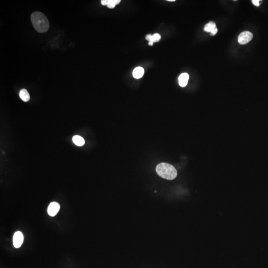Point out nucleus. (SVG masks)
<instances>
[{
    "label": "nucleus",
    "instance_id": "obj_4",
    "mask_svg": "<svg viewBox=\"0 0 268 268\" xmlns=\"http://www.w3.org/2000/svg\"><path fill=\"white\" fill-rule=\"evenodd\" d=\"M60 209V206L58 203L52 202L50 203L48 208V214L51 217H54L58 214Z\"/></svg>",
    "mask_w": 268,
    "mask_h": 268
},
{
    "label": "nucleus",
    "instance_id": "obj_7",
    "mask_svg": "<svg viewBox=\"0 0 268 268\" xmlns=\"http://www.w3.org/2000/svg\"><path fill=\"white\" fill-rule=\"evenodd\" d=\"M189 76L187 73H183L180 75L178 78L179 84L181 87H185L187 86Z\"/></svg>",
    "mask_w": 268,
    "mask_h": 268
},
{
    "label": "nucleus",
    "instance_id": "obj_11",
    "mask_svg": "<svg viewBox=\"0 0 268 268\" xmlns=\"http://www.w3.org/2000/svg\"><path fill=\"white\" fill-rule=\"evenodd\" d=\"M73 141L76 145L81 147L84 145L85 143V141L82 137L80 136H75L73 138Z\"/></svg>",
    "mask_w": 268,
    "mask_h": 268
},
{
    "label": "nucleus",
    "instance_id": "obj_8",
    "mask_svg": "<svg viewBox=\"0 0 268 268\" xmlns=\"http://www.w3.org/2000/svg\"><path fill=\"white\" fill-rule=\"evenodd\" d=\"M145 39L147 40H148L149 42H151L153 43H154V42H157L159 41L160 40L161 36L158 33H155L154 35H151V34H148L146 36Z\"/></svg>",
    "mask_w": 268,
    "mask_h": 268
},
{
    "label": "nucleus",
    "instance_id": "obj_10",
    "mask_svg": "<svg viewBox=\"0 0 268 268\" xmlns=\"http://www.w3.org/2000/svg\"><path fill=\"white\" fill-rule=\"evenodd\" d=\"M144 74V70L142 67H137L135 69L133 72L134 77L136 78H140L143 77Z\"/></svg>",
    "mask_w": 268,
    "mask_h": 268
},
{
    "label": "nucleus",
    "instance_id": "obj_14",
    "mask_svg": "<svg viewBox=\"0 0 268 268\" xmlns=\"http://www.w3.org/2000/svg\"><path fill=\"white\" fill-rule=\"evenodd\" d=\"M218 29H217V28H215V29L212 30V31L210 32V33H211V35H215L216 33L218 32Z\"/></svg>",
    "mask_w": 268,
    "mask_h": 268
},
{
    "label": "nucleus",
    "instance_id": "obj_3",
    "mask_svg": "<svg viewBox=\"0 0 268 268\" xmlns=\"http://www.w3.org/2000/svg\"><path fill=\"white\" fill-rule=\"evenodd\" d=\"M253 34L248 31L243 32L238 36V41L241 45L246 44L253 38Z\"/></svg>",
    "mask_w": 268,
    "mask_h": 268
},
{
    "label": "nucleus",
    "instance_id": "obj_9",
    "mask_svg": "<svg viewBox=\"0 0 268 268\" xmlns=\"http://www.w3.org/2000/svg\"><path fill=\"white\" fill-rule=\"evenodd\" d=\"M19 95L20 99L24 102H27L30 100V95L26 89H22L20 90Z\"/></svg>",
    "mask_w": 268,
    "mask_h": 268
},
{
    "label": "nucleus",
    "instance_id": "obj_13",
    "mask_svg": "<svg viewBox=\"0 0 268 268\" xmlns=\"http://www.w3.org/2000/svg\"><path fill=\"white\" fill-rule=\"evenodd\" d=\"M260 1H258V0H253L252 1V2L253 4L254 5H255L256 6H257V7H259L260 5Z\"/></svg>",
    "mask_w": 268,
    "mask_h": 268
},
{
    "label": "nucleus",
    "instance_id": "obj_5",
    "mask_svg": "<svg viewBox=\"0 0 268 268\" xmlns=\"http://www.w3.org/2000/svg\"><path fill=\"white\" fill-rule=\"evenodd\" d=\"M23 236L20 231L16 232L13 237V244L14 247L19 248L23 244Z\"/></svg>",
    "mask_w": 268,
    "mask_h": 268
},
{
    "label": "nucleus",
    "instance_id": "obj_2",
    "mask_svg": "<svg viewBox=\"0 0 268 268\" xmlns=\"http://www.w3.org/2000/svg\"><path fill=\"white\" fill-rule=\"evenodd\" d=\"M156 171L158 175L166 179H174L177 177V171L175 168L167 163H162L156 167Z\"/></svg>",
    "mask_w": 268,
    "mask_h": 268
},
{
    "label": "nucleus",
    "instance_id": "obj_12",
    "mask_svg": "<svg viewBox=\"0 0 268 268\" xmlns=\"http://www.w3.org/2000/svg\"><path fill=\"white\" fill-rule=\"evenodd\" d=\"M215 28H216V25L215 23L213 22H210L208 24H206L204 27V30L207 32H211Z\"/></svg>",
    "mask_w": 268,
    "mask_h": 268
},
{
    "label": "nucleus",
    "instance_id": "obj_1",
    "mask_svg": "<svg viewBox=\"0 0 268 268\" xmlns=\"http://www.w3.org/2000/svg\"><path fill=\"white\" fill-rule=\"evenodd\" d=\"M31 20L33 27L39 33H44L48 30L50 24L48 20L43 13L35 11L31 16Z\"/></svg>",
    "mask_w": 268,
    "mask_h": 268
},
{
    "label": "nucleus",
    "instance_id": "obj_6",
    "mask_svg": "<svg viewBox=\"0 0 268 268\" xmlns=\"http://www.w3.org/2000/svg\"><path fill=\"white\" fill-rule=\"evenodd\" d=\"M120 0H102L101 4L103 6H107L110 9H113L115 7L116 5L120 3Z\"/></svg>",
    "mask_w": 268,
    "mask_h": 268
},
{
    "label": "nucleus",
    "instance_id": "obj_16",
    "mask_svg": "<svg viewBox=\"0 0 268 268\" xmlns=\"http://www.w3.org/2000/svg\"><path fill=\"white\" fill-rule=\"evenodd\" d=\"M168 1L174 2V1H175V0H168Z\"/></svg>",
    "mask_w": 268,
    "mask_h": 268
},
{
    "label": "nucleus",
    "instance_id": "obj_15",
    "mask_svg": "<svg viewBox=\"0 0 268 268\" xmlns=\"http://www.w3.org/2000/svg\"><path fill=\"white\" fill-rule=\"evenodd\" d=\"M153 44H154V43L151 42H149L148 43V44L150 46H153Z\"/></svg>",
    "mask_w": 268,
    "mask_h": 268
}]
</instances>
